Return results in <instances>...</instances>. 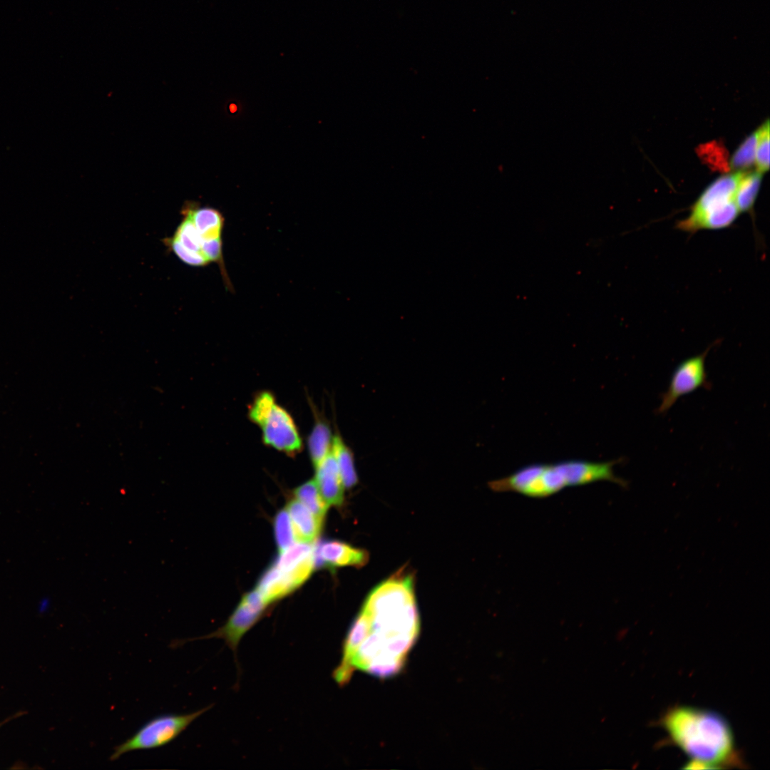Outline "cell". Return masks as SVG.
<instances>
[{
  "instance_id": "cell-1",
  "label": "cell",
  "mask_w": 770,
  "mask_h": 770,
  "mask_svg": "<svg viewBox=\"0 0 770 770\" xmlns=\"http://www.w3.org/2000/svg\"><path fill=\"white\" fill-rule=\"evenodd\" d=\"M419 631L412 578H389L371 591L351 625L334 679L344 686L356 670L384 679L398 674Z\"/></svg>"
},
{
  "instance_id": "cell-2",
  "label": "cell",
  "mask_w": 770,
  "mask_h": 770,
  "mask_svg": "<svg viewBox=\"0 0 770 770\" xmlns=\"http://www.w3.org/2000/svg\"><path fill=\"white\" fill-rule=\"evenodd\" d=\"M662 725L691 759L685 768L718 769L741 764L727 720L713 711L692 707L669 709Z\"/></svg>"
},
{
  "instance_id": "cell-3",
  "label": "cell",
  "mask_w": 770,
  "mask_h": 770,
  "mask_svg": "<svg viewBox=\"0 0 770 770\" xmlns=\"http://www.w3.org/2000/svg\"><path fill=\"white\" fill-rule=\"evenodd\" d=\"M615 460L592 462L568 460L555 463L531 464L505 477L489 482L496 492H513L533 498H544L567 487L587 485L598 481L617 483Z\"/></svg>"
},
{
  "instance_id": "cell-4",
  "label": "cell",
  "mask_w": 770,
  "mask_h": 770,
  "mask_svg": "<svg viewBox=\"0 0 770 770\" xmlns=\"http://www.w3.org/2000/svg\"><path fill=\"white\" fill-rule=\"evenodd\" d=\"M744 172L720 177L702 193L691 207L689 215L677 223L676 227L694 234L702 230H719L729 227L737 218L739 210L735 193Z\"/></svg>"
},
{
  "instance_id": "cell-5",
  "label": "cell",
  "mask_w": 770,
  "mask_h": 770,
  "mask_svg": "<svg viewBox=\"0 0 770 770\" xmlns=\"http://www.w3.org/2000/svg\"><path fill=\"white\" fill-rule=\"evenodd\" d=\"M248 416L260 428L265 445L289 456L302 450V438L292 417L271 392L262 391L256 395Z\"/></svg>"
},
{
  "instance_id": "cell-6",
  "label": "cell",
  "mask_w": 770,
  "mask_h": 770,
  "mask_svg": "<svg viewBox=\"0 0 770 770\" xmlns=\"http://www.w3.org/2000/svg\"><path fill=\"white\" fill-rule=\"evenodd\" d=\"M210 707L208 706L188 714H168L153 718L129 739L115 746L109 759L115 761L129 751L152 749L168 744Z\"/></svg>"
},
{
  "instance_id": "cell-7",
  "label": "cell",
  "mask_w": 770,
  "mask_h": 770,
  "mask_svg": "<svg viewBox=\"0 0 770 770\" xmlns=\"http://www.w3.org/2000/svg\"><path fill=\"white\" fill-rule=\"evenodd\" d=\"M268 605L257 589L246 593L222 627L205 636L192 640L222 639L236 654L241 639L261 618Z\"/></svg>"
},
{
  "instance_id": "cell-8",
  "label": "cell",
  "mask_w": 770,
  "mask_h": 770,
  "mask_svg": "<svg viewBox=\"0 0 770 770\" xmlns=\"http://www.w3.org/2000/svg\"><path fill=\"white\" fill-rule=\"evenodd\" d=\"M710 347L703 353L682 361L674 369L668 388L661 396V402L656 409L657 414L667 412L676 401L699 388L707 387L705 360Z\"/></svg>"
},
{
  "instance_id": "cell-9",
  "label": "cell",
  "mask_w": 770,
  "mask_h": 770,
  "mask_svg": "<svg viewBox=\"0 0 770 770\" xmlns=\"http://www.w3.org/2000/svg\"><path fill=\"white\" fill-rule=\"evenodd\" d=\"M314 554L315 566L361 567L369 560L366 550L338 540L324 541L319 547L314 546Z\"/></svg>"
},
{
  "instance_id": "cell-10",
  "label": "cell",
  "mask_w": 770,
  "mask_h": 770,
  "mask_svg": "<svg viewBox=\"0 0 770 770\" xmlns=\"http://www.w3.org/2000/svg\"><path fill=\"white\" fill-rule=\"evenodd\" d=\"M314 468V480L324 500L329 505H341L344 500L345 488L332 448Z\"/></svg>"
},
{
  "instance_id": "cell-11",
  "label": "cell",
  "mask_w": 770,
  "mask_h": 770,
  "mask_svg": "<svg viewBox=\"0 0 770 770\" xmlns=\"http://www.w3.org/2000/svg\"><path fill=\"white\" fill-rule=\"evenodd\" d=\"M180 212L190 216L203 240L220 238L224 226V217L217 209L199 207L193 201H186Z\"/></svg>"
},
{
  "instance_id": "cell-12",
  "label": "cell",
  "mask_w": 770,
  "mask_h": 770,
  "mask_svg": "<svg viewBox=\"0 0 770 770\" xmlns=\"http://www.w3.org/2000/svg\"><path fill=\"white\" fill-rule=\"evenodd\" d=\"M297 542L312 543L322 529L323 520L316 517L298 500H291L286 508Z\"/></svg>"
},
{
  "instance_id": "cell-13",
  "label": "cell",
  "mask_w": 770,
  "mask_h": 770,
  "mask_svg": "<svg viewBox=\"0 0 770 770\" xmlns=\"http://www.w3.org/2000/svg\"><path fill=\"white\" fill-rule=\"evenodd\" d=\"M315 416V422L307 440L309 454L314 468L329 453L333 440L328 423L321 417Z\"/></svg>"
},
{
  "instance_id": "cell-14",
  "label": "cell",
  "mask_w": 770,
  "mask_h": 770,
  "mask_svg": "<svg viewBox=\"0 0 770 770\" xmlns=\"http://www.w3.org/2000/svg\"><path fill=\"white\" fill-rule=\"evenodd\" d=\"M257 590L269 605L294 590L283 573L274 565L264 573Z\"/></svg>"
},
{
  "instance_id": "cell-15",
  "label": "cell",
  "mask_w": 770,
  "mask_h": 770,
  "mask_svg": "<svg viewBox=\"0 0 770 770\" xmlns=\"http://www.w3.org/2000/svg\"><path fill=\"white\" fill-rule=\"evenodd\" d=\"M332 449L344 488L354 487L358 482V476L351 450L339 434L333 436Z\"/></svg>"
},
{
  "instance_id": "cell-16",
  "label": "cell",
  "mask_w": 770,
  "mask_h": 770,
  "mask_svg": "<svg viewBox=\"0 0 770 770\" xmlns=\"http://www.w3.org/2000/svg\"><path fill=\"white\" fill-rule=\"evenodd\" d=\"M762 179V173L744 172L738 183L735 202L739 212H749L753 208Z\"/></svg>"
},
{
  "instance_id": "cell-17",
  "label": "cell",
  "mask_w": 770,
  "mask_h": 770,
  "mask_svg": "<svg viewBox=\"0 0 770 770\" xmlns=\"http://www.w3.org/2000/svg\"><path fill=\"white\" fill-rule=\"evenodd\" d=\"M296 499L316 517L324 520L329 505L319 493L314 480L308 481L294 491Z\"/></svg>"
},
{
  "instance_id": "cell-18",
  "label": "cell",
  "mask_w": 770,
  "mask_h": 770,
  "mask_svg": "<svg viewBox=\"0 0 770 770\" xmlns=\"http://www.w3.org/2000/svg\"><path fill=\"white\" fill-rule=\"evenodd\" d=\"M757 139L758 130L749 135L734 152L729 163V168L735 171H743L754 163Z\"/></svg>"
},
{
  "instance_id": "cell-19",
  "label": "cell",
  "mask_w": 770,
  "mask_h": 770,
  "mask_svg": "<svg viewBox=\"0 0 770 770\" xmlns=\"http://www.w3.org/2000/svg\"><path fill=\"white\" fill-rule=\"evenodd\" d=\"M182 221L176 228L173 237L178 240L185 247L195 252L202 253L201 245L202 240L195 227L190 216L182 213Z\"/></svg>"
},
{
  "instance_id": "cell-20",
  "label": "cell",
  "mask_w": 770,
  "mask_h": 770,
  "mask_svg": "<svg viewBox=\"0 0 770 770\" xmlns=\"http://www.w3.org/2000/svg\"><path fill=\"white\" fill-rule=\"evenodd\" d=\"M274 535L279 553L296 541L290 518L287 509L281 510L274 518Z\"/></svg>"
},
{
  "instance_id": "cell-21",
  "label": "cell",
  "mask_w": 770,
  "mask_h": 770,
  "mask_svg": "<svg viewBox=\"0 0 770 770\" xmlns=\"http://www.w3.org/2000/svg\"><path fill=\"white\" fill-rule=\"evenodd\" d=\"M755 154L756 171L763 173L769 168V120H766L758 129Z\"/></svg>"
},
{
  "instance_id": "cell-22",
  "label": "cell",
  "mask_w": 770,
  "mask_h": 770,
  "mask_svg": "<svg viewBox=\"0 0 770 770\" xmlns=\"http://www.w3.org/2000/svg\"><path fill=\"white\" fill-rule=\"evenodd\" d=\"M164 245L183 262L195 267H203L210 263L202 253L195 252L185 247L173 237L163 240Z\"/></svg>"
},
{
  "instance_id": "cell-23",
  "label": "cell",
  "mask_w": 770,
  "mask_h": 770,
  "mask_svg": "<svg viewBox=\"0 0 770 770\" xmlns=\"http://www.w3.org/2000/svg\"><path fill=\"white\" fill-rule=\"evenodd\" d=\"M201 251L210 262H212L218 264L225 285L227 289H232V286L226 272L223 261L222 238L203 240L201 245Z\"/></svg>"
},
{
  "instance_id": "cell-24",
  "label": "cell",
  "mask_w": 770,
  "mask_h": 770,
  "mask_svg": "<svg viewBox=\"0 0 770 770\" xmlns=\"http://www.w3.org/2000/svg\"><path fill=\"white\" fill-rule=\"evenodd\" d=\"M700 154L707 159V163H710L711 165L719 166V168L724 169V170L729 168L727 163L725 150L719 147V144L712 143L706 145L705 147L702 146L700 148Z\"/></svg>"
}]
</instances>
